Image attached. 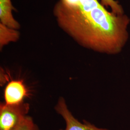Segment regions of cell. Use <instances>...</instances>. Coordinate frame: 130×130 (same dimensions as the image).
Listing matches in <instances>:
<instances>
[{
    "mask_svg": "<svg viewBox=\"0 0 130 130\" xmlns=\"http://www.w3.org/2000/svg\"><path fill=\"white\" fill-rule=\"evenodd\" d=\"M101 4L107 7H110L112 12L117 14H122L123 10L118 2L114 0H101Z\"/></svg>",
    "mask_w": 130,
    "mask_h": 130,
    "instance_id": "cell-7",
    "label": "cell"
},
{
    "mask_svg": "<svg viewBox=\"0 0 130 130\" xmlns=\"http://www.w3.org/2000/svg\"><path fill=\"white\" fill-rule=\"evenodd\" d=\"M20 33L18 30L9 28L0 23V50L11 42L19 41Z\"/></svg>",
    "mask_w": 130,
    "mask_h": 130,
    "instance_id": "cell-6",
    "label": "cell"
},
{
    "mask_svg": "<svg viewBox=\"0 0 130 130\" xmlns=\"http://www.w3.org/2000/svg\"><path fill=\"white\" fill-rule=\"evenodd\" d=\"M16 130H41L32 118L28 115L23 123Z\"/></svg>",
    "mask_w": 130,
    "mask_h": 130,
    "instance_id": "cell-8",
    "label": "cell"
},
{
    "mask_svg": "<svg viewBox=\"0 0 130 130\" xmlns=\"http://www.w3.org/2000/svg\"><path fill=\"white\" fill-rule=\"evenodd\" d=\"M28 89L22 80H11L6 85L4 92V102L8 105L16 104L24 102L28 96Z\"/></svg>",
    "mask_w": 130,
    "mask_h": 130,
    "instance_id": "cell-4",
    "label": "cell"
},
{
    "mask_svg": "<svg viewBox=\"0 0 130 130\" xmlns=\"http://www.w3.org/2000/svg\"><path fill=\"white\" fill-rule=\"evenodd\" d=\"M15 10L11 0H0V23L9 28L18 30L20 25L13 17L12 11Z\"/></svg>",
    "mask_w": 130,
    "mask_h": 130,
    "instance_id": "cell-5",
    "label": "cell"
},
{
    "mask_svg": "<svg viewBox=\"0 0 130 130\" xmlns=\"http://www.w3.org/2000/svg\"><path fill=\"white\" fill-rule=\"evenodd\" d=\"M30 105L23 102L0 104V130H16L28 116Z\"/></svg>",
    "mask_w": 130,
    "mask_h": 130,
    "instance_id": "cell-2",
    "label": "cell"
},
{
    "mask_svg": "<svg viewBox=\"0 0 130 130\" xmlns=\"http://www.w3.org/2000/svg\"><path fill=\"white\" fill-rule=\"evenodd\" d=\"M55 110L62 117L66 123L65 129L59 130H109L106 128H98L85 120L83 122L79 121L70 111L63 97L59 98L55 105Z\"/></svg>",
    "mask_w": 130,
    "mask_h": 130,
    "instance_id": "cell-3",
    "label": "cell"
},
{
    "mask_svg": "<svg viewBox=\"0 0 130 130\" xmlns=\"http://www.w3.org/2000/svg\"><path fill=\"white\" fill-rule=\"evenodd\" d=\"M53 12L61 29L94 51L117 54L128 39L129 19L108 12L98 0H58Z\"/></svg>",
    "mask_w": 130,
    "mask_h": 130,
    "instance_id": "cell-1",
    "label": "cell"
}]
</instances>
